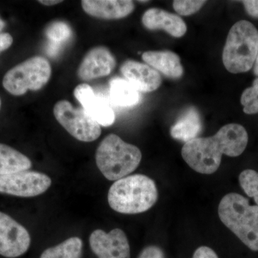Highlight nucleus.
Returning <instances> with one entry per match:
<instances>
[{
  "instance_id": "21",
  "label": "nucleus",
  "mask_w": 258,
  "mask_h": 258,
  "mask_svg": "<svg viewBox=\"0 0 258 258\" xmlns=\"http://www.w3.org/2000/svg\"><path fill=\"white\" fill-rule=\"evenodd\" d=\"M239 181L246 195L253 198L258 207V172L252 169H246L241 172Z\"/></svg>"
},
{
  "instance_id": "30",
  "label": "nucleus",
  "mask_w": 258,
  "mask_h": 258,
  "mask_svg": "<svg viewBox=\"0 0 258 258\" xmlns=\"http://www.w3.org/2000/svg\"><path fill=\"white\" fill-rule=\"evenodd\" d=\"M254 69L253 72L254 74L256 76L258 77V52L257 57H256L255 61H254Z\"/></svg>"
},
{
  "instance_id": "17",
  "label": "nucleus",
  "mask_w": 258,
  "mask_h": 258,
  "mask_svg": "<svg viewBox=\"0 0 258 258\" xmlns=\"http://www.w3.org/2000/svg\"><path fill=\"white\" fill-rule=\"evenodd\" d=\"M202 127L203 124L200 113L195 108H189L171 126V136L176 140L184 142L186 144L198 138Z\"/></svg>"
},
{
  "instance_id": "4",
  "label": "nucleus",
  "mask_w": 258,
  "mask_h": 258,
  "mask_svg": "<svg viewBox=\"0 0 258 258\" xmlns=\"http://www.w3.org/2000/svg\"><path fill=\"white\" fill-rule=\"evenodd\" d=\"M142 158L138 147L126 143L113 134L103 139L96 153V165L110 181H117L133 172Z\"/></svg>"
},
{
  "instance_id": "5",
  "label": "nucleus",
  "mask_w": 258,
  "mask_h": 258,
  "mask_svg": "<svg viewBox=\"0 0 258 258\" xmlns=\"http://www.w3.org/2000/svg\"><path fill=\"white\" fill-rule=\"evenodd\" d=\"M258 52V30L240 20L231 28L222 53L225 69L231 74L245 73L253 67Z\"/></svg>"
},
{
  "instance_id": "23",
  "label": "nucleus",
  "mask_w": 258,
  "mask_h": 258,
  "mask_svg": "<svg viewBox=\"0 0 258 258\" xmlns=\"http://www.w3.org/2000/svg\"><path fill=\"white\" fill-rule=\"evenodd\" d=\"M45 35L52 43L60 44L69 38L71 30L64 22H54L45 29Z\"/></svg>"
},
{
  "instance_id": "8",
  "label": "nucleus",
  "mask_w": 258,
  "mask_h": 258,
  "mask_svg": "<svg viewBox=\"0 0 258 258\" xmlns=\"http://www.w3.org/2000/svg\"><path fill=\"white\" fill-rule=\"evenodd\" d=\"M52 181L43 173L23 171L0 176V193L20 198H33L47 191Z\"/></svg>"
},
{
  "instance_id": "15",
  "label": "nucleus",
  "mask_w": 258,
  "mask_h": 258,
  "mask_svg": "<svg viewBox=\"0 0 258 258\" xmlns=\"http://www.w3.org/2000/svg\"><path fill=\"white\" fill-rule=\"evenodd\" d=\"M142 23L149 30L161 29L174 37L184 36L186 32V25L182 19L158 8L148 10L142 17Z\"/></svg>"
},
{
  "instance_id": "16",
  "label": "nucleus",
  "mask_w": 258,
  "mask_h": 258,
  "mask_svg": "<svg viewBox=\"0 0 258 258\" xmlns=\"http://www.w3.org/2000/svg\"><path fill=\"white\" fill-rule=\"evenodd\" d=\"M142 59L156 71L173 79H180L184 74L179 56L171 51H147Z\"/></svg>"
},
{
  "instance_id": "1",
  "label": "nucleus",
  "mask_w": 258,
  "mask_h": 258,
  "mask_svg": "<svg viewBox=\"0 0 258 258\" xmlns=\"http://www.w3.org/2000/svg\"><path fill=\"white\" fill-rule=\"evenodd\" d=\"M248 143L247 131L242 125L230 123L207 138H197L184 144L181 155L188 165L203 174H211L220 167L223 154L238 157Z\"/></svg>"
},
{
  "instance_id": "13",
  "label": "nucleus",
  "mask_w": 258,
  "mask_h": 258,
  "mask_svg": "<svg viewBox=\"0 0 258 258\" xmlns=\"http://www.w3.org/2000/svg\"><path fill=\"white\" fill-rule=\"evenodd\" d=\"M120 72L138 91L152 92L161 86L160 75L149 64L127 60L122 64Z\"/></svg>"
},
{
  "instance_id": "25",
  "label": "nucleus",
  "mask_w": 258,
  "mask_h": 258,
  "mask_svg": "<svg viewBox=\"0 0 258 258\" xmlns=\"http://www.w3.org/2000/svg\"><path fill=\"white\" fill-rule=\"evenodd\" d=\"M138 258H165V255L160 247L152 245L145 247Z\"/></svg>"
},
{
  "instance_id": "27",
  "label": "nucleus",
  "mask_w": 258,
  "mask_h": 258,
  "mask_svg": "<svg viewBox=\"0 0 258 258\" xmlns=\"http://www.w3.org/2000/svg\"><path fill=\"white\" fill-rule=\"evenodd\" d=\"M241 3L249 16L258 19V0H244Z\"/></svg>"
},
{
  "instance_id": "3",
  "label": "nucleus",
  "mask_w": 258,
  "mask_h": 258,
  "mask_svg": "<svg viewBox=\"0 0 258 258\" xmlns=\"http://www.w3.org/2000/svg\"><path fill=\"white\" fill-rule=\"evenodd\" d=\"M222 223L251 250L258 251V207L237 193L222 199L218 208Z\"/></svg>"
},
{
  "instance_id": "2",
  "label": "nucleus",
  "mask_w": 258,
  "mask_h": 258,
  "mask_svg": "<svg viewBox=\"0 0 258 258\" xmlns=\"http://www.w3.org/2000/svg\"><path fill=\"white\" fill-rule=\"evenodd\" d=\"M158 190L154 180L143 174L127 176L115 181L108 194L112 210L119 213H142L157 203Z\"/></svg>"
},
{
  "instance_id": "26",
  "label": "nucleus",
  "mask_w": 258,
  "mask_h": 258,
  "mask_svg": "<svg viewBox=\"0 0 258 258\" xmlns=\"http://www.w3.org/2000/svg\"><path fill=\"white\" fill-rule=\"evenodd\" d=\"M192 258H219L216 252L210 247L202 246L195 250Z\"/></svg>"
},
{
  "instance_id": "22",
  "label": "nucleus",
  "mask_w": 258,
  "mask_h": 258,
  "mask_svg": "<svg viewBox=\"0 0 258 258\" xmlns=\"http://www.w3.org/2000/svg\"><path fill=\"white\" fill-rule=\"evenodd\" d=\"M240 102L246 114L258 113V78L254 80L251 87L244 90Z\"/></svg>"
},
{
  "instance_id": "18",
  "label": "nucleus",
  "mask_w": 258,
  "mask_h": 258,
  "mask_svg": "<svg viewBox=\"0 0 258 258\" xmlns=\"http://www.w3.org/2000/svg\"><path fill=\"white\" fill-rule=\"evenodd\" d=\"M31 167L28 157L6 144H0V176L29 170Z\"/></svg>"
},
{
  "instance_id": "31",
  "label": "nucleus",
  "mask_w": 258,
  "mask_h": 258,
  "mask_svg": "<svg viewBox=\"0 0 258 258\" xmlns=\"http://www.w3.org/2000/svg\"><path fill=\"white\" fill-rule=\"evenodd\" d=\"M5 22L3 21V20H2L1 18H0V32L2 31V30H3L5 28Z\"/></svg>"
},
{
  "instance_id": "14",
  "label": "nucleus",
  "mask_w": 258,
  "mask_h": 258,
  "mask_svg": "<svg viewBox=\"0 0 258 258\" xmlns=\"http://www.w3.org/2000/svg\"><path fill=\"white\" fill-rule=\"evenodd\" d=\"M81 6L88 15L104 20L125 18L134 10L130 0H83Z\"/></svg>"
},
{
  "instance_id": "24",
  "label": "nucleus",
  "mask_w": 258,
  "mask_h": 258,
  "mask_svg": "<svg viewBox=\"0 0 258 258\" xmlns=\"http://www.w3.org/2000/svg\"><path fill=\"white\" fill-rule=\"evenodd\" d=\"M205 3L206 1L176 0L173 2V8L178 14L188 16L198 12Z\"/></svg>"
},
{
  "instance_id": "7",
  "label": "nucleus",
  "mask_w": 258,
  "mask_h": 258,
  "mask_svg": "<svg viewBox=\"0 0 258 258\" xmlns=\"http://www.w3.org/2000/svg\"><path fill=\"white\" fill-rule=\"evenodd\" d=\"M53 113L59 123L71 136L81 142H94L101 136V125L83 108H74L66 100L56 103Z\"/></svg>"
},
{
  "instance_id": "11",
  "label": "nucleus",
  "mask_w": 258,
  "mask_h": 258,
  "mask_svg": "<svg viewBox=\"0 0 258 258\" xmlns=\"http://www.w3.org/2000/svg\"><path fill=\"white\" fill-rule=\"evenodd\" d=\"M74 93L83 109L98 124L108 127L114 123L115 115L113 108L104 99L97 96L89 85H79L75 88Z\"/></svg>"
},
{
  "instance_id": "6",
  "label": "nucleus",
  "mask_w": 258,
  "mask_h": 258,
  "mask_svg": "<svg viewBox=\"0 0 258 258\" xmlns=\"http://www.w3.org/2000/svg\"><path fill=\"white\" fill-rule=\"evenodd\" d=\"M51 74L49 61L42 56H35L10 70L3 79V86L12 95L23 96L27 91L43 88Z\"/></svg>"
},
{
  "instance_id": "28",
  "label": "nucleus",
  "mask_w": 258,
  "mask_h": 258,
  "mask_svg": "<svg viewBox=\"0 0 258 258\" xmlns=\"http://www.w3.org/2000/svg\"><path fill=\"white\" fill-rule=\"evenodd\" d=\"M13 42V37L9 33H0V52L8 50Z\"/></svg>"
},
{
  "instance_id": "29",
  "label": "nucleus",
  "mask_w": 258,
  "mask_h": 258,
  "mask_svg": "<svg viewBox=\"0 0 258 258\" xmlns=\"http://www.w3.org/2000/svg\"><path fill=\"white\" fill-rule=\"evenodd\" d=\"M38 3L45 5V6H52V5H55L62 3V1H58V0H40V1H38Z\"/></svg>"
},
{
  "instance_id": "20",
  "label": "nucleus",
  "mask_w": 258,
  "mask_h": 258,
  "mask_svg": "<svg viewBox=\"0 0 258 258\" xmlns=\"http://www.w3.org/2000/svg\"><path fill=\"white\" fill-rule=\"evenodd\" d=\"M82 251V240L73 237L55 247L45 249L40 258H81Z\"/></svg>"
},
{
  "instance_id": "19",
  "label": "nucleus",
  "mask_w": 258,
  "mask_h": 258,
  "mask_svg": "<svg viewBox=\"0 0 258 258\" xmlns=\"http://www.w3.org/2000/svg\"><path fill=\"white\" fill-rule=\"evenodd\" d=\"M110 97L112 101L120 107H132L138 104L139 91L125 79L115 78L110 81Z\"/></svg>"
},
{
  "instance_id": "9",
  "label": "nucleus",
  "mask_w": 258,
  "mask_h": 258,
  "mask_svg": "<svg viewBox=\"0 0 258 258\" xmlns=\"http://www.w3.org/2000/svg\"><path fill=\"white\" fill-rule=\"evenodd\" d=\"M31 238L28 231L9 215L0 212V255L20 257L28 250Z\"/></svg>"
},
{
  "instance_id": "10",
  "label": "nucleus",
  "mask_w": 258,
  "mask_h": 258,
  "mask_svg": "<svg viewBox=\"0 0 258 258\" xmlns=\"http://www.w3.org/2000/svg\"><path fill=\"white\" fill-rule=\"evenodd\" d=\"M89 243L93 253L98 258H131L128 239L119 228L109 232L94 230L90 236Z\"/></svg>"
},
{
  "instance_id": "32",
  "label": "nucleus",
  "mask_w": 258,
  "mask_h": 258,
  "mask_svg": "<svg viewBox=\"0 0 258 258\" xmlns=\"http://www.w3.org/2000/svg\"><path fill=\"white\" fill-rule=\"evenodd\" d=\"M0 108H1V99H0Z\"/></svg>"
},
{
  "instance_id": "12",
  "label": "nucleus",
  "mask_w": 258,
  "mask_h": 258,
  "mask_svg": "<svg viewBox=\"0 0 258 258\" xmlns=\"http://www.w3.org/2000/svg\"><path fill=\"white\" fill-rule=\"evenodd\" d=\"M115 64L114 56L108 48L93 47L88 51L80 64L78 76L83 81L105 77L111 74Z\"/></svg>"
}]
</instances>
